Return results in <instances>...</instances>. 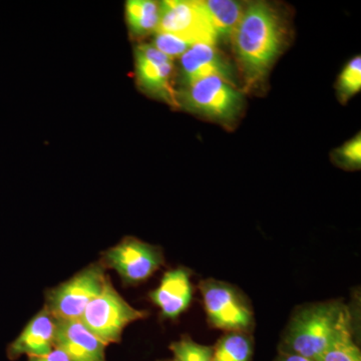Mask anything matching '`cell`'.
<instances>
[{
    "label": "cell",
    "instance_id": "obj_23",
    "mask_svg": "<svg viewBox=\"0 0 361 361\" xmlns=\"http://www.w3.org/2000/svg\"><path fill=\"white\" fill-rule=\"evenodd\" d=\"M277 361H312L307 358L301 357L295 355H289V353H282V355L278 358Z\"/></svg>",
    "mask_w": 361,
    "mask_h": 361
},
{
    "label": "cell",
    "instance_id": "obj_6",
    "mask_svg": "<svg viewBox=\"0 0 361 361\" xmlns=\"http://www.w3.org/2000/svg\"><path fill=\"white\" fill-rule=\"evenodd\" d=\"M159 8L157 32L175 35L192 44L215 45L217 33L199 0H167Z\"/></svg>",
    "mask_w": 361,
    "mask_h": 361
},
{
    "label": "cell",
    "instance_id": "obj_19",
    "mask_svg": "<svg viewBox=\"0 0 361 361\" xmlns=\"http://www.w3.org/2000/svg\"><path fill=\"white\" fill-rule=\"evenodd\" d=\"M361 87V58L360 56L351 59L342 71L338 80V92L341 101L360 92Z\"/></svg>",
    "mask_w": 361,
    "mask_h": 361
},
{
    "label": "cell",
    "instance_id": "obj_2",
    "mask_svg": "<svg viewBox=\"0 0 361 361\" xmlns=\"http://www.w3.org/2000/svg\"><path fill=\"white\" fill-rule=\"evenodd\" d=\"M351 324L349 310L341 302L314 304L298 311L285 334L283 353L317 361Z\"/></svg>",
    "mask_w": 361,
    "mask_h": 361
},
{
    "label": "cell",
    "instance_id": "obj_11",
    "mask_svg": "<svg viewBox=\"0 0 361 361\" xmlns=\"http://www.w3.org/2000/svg\"><path fill=\"white\" fill-rule=\"evenodd\" d=\"M149 299L161 311L165 319H176L189 308L193 296L191 271L180 267L164 274L155 290L149 292Z\"/></svg>",
    "mask_w": 361,
    "mask_h": 361
},
{
    "label": "cell",
    "instance_id": "obj_20",
    "mask_svg": "<svg viewBox=\"0 0 361 361\" xmlns=\"http://www.w3.org/2000/svg\"><path fill=\"white\" fill-rule=\"evenodd\" d=\"M192 45L190 42L167 33H158L154 42V47L171 59L182 56Z\"/></svg>",
    "mask_w": 361,
    "mask_h": 361
},
{
    "label": "cell",
    "instance_id": "obj_16",
    "mask_svg": "<svg viewBox=\"0 0 361 361\" xmlns=\"http://www.w3.org/2000/svg\"><path fill=\"white\" fill-rule=\"evenodd\" d=\"M253 345L245 332H228L213 348L212 361H250Z\"/></svg>",
    "mask_w": 361,
    "mask_h": 361
},
{
    "label": "cell",
    "instance_id": "obj_14",
    "mask_svg": "<svg viewBox=\"0 0 361 361\" xmlns=\"http://www.w3.org/2000/svg\"><path fill=\"white\" fill-rule=\"evenodd\" d=\"M201 2L218 37H231L243 18L244 11L238 2L232 0H202Z\"/></svg>",
    "mask_w": 361,
    "mask_h": 361
},
{
    "label": "cell",
    "instance_id": "obj_12",
    "mask_svg": "<svg viewBox=\"0 0 361 361\" xmlns=\"http://www.w3.org/2000/svg\"><path fill=\"white\" fill-rule=\"evenodd\" d=\"M54 348L63 350L71 361H106V344L80 320L58 319Z\"/></svg>",
    "mask_w": 361,
    "mask_h": 361
},
{
    "label": "cell",
    "instance_id": "obj_17",
    "mask_svg": "<svg viewBox=\"0 0 361 361\" xmlns=\"http://www.w3.org/2000/svg\"><path fill=\"white\" fill-rule=\"evenodd\" d=\"M353 326L343 330L317 361H361L360 348L353 338Z\"/></svg>",
    "mask_w": 361,
    "mask_h": 361
},
{
    "label": "cell",
    "instance_id": "obj_15",
    "mask_svg": "<svg viewBox=\"0 0 361 361\" xmlns=\"http://www.w3.org/2000/svg\"><path fill=\"white\" fill-rule=\"evenodd\" d=\"M160 16L159 4L151 0H130L126 4V18L130 32L144 35L157 30Z\"/></svg>",
    "mask_w": 361,
    "mask_h": 361
},
{
    "label": "cell",
    "instance_id": "obj_4",
    "mask_svg": "<svg viewBox=\"0 0 361 361\" xmlns=\"http://www.w3.org/2000/svg\"><path fill=\"white\" fill-rule=\"evenodd\" d=\"M147 311L137 310L109 280L103 292L85 308L80 322L106 346L122 341L123 330L130 323L148 317Z\"/></svg>",
    "mask_w": 361,
    "mask_h": 361
},
{
    "label": "cell",
    "instance_id": "obj_8",
    "mask_svg": "<svg viewBox=\"0 0 361 361\" xmlns=\"http://www.w3.org/2000/svg\"><path fill=\"white\" fill-rule=\"evenodd\" d=\"M178 102L179 106L183 104L188 110L229 122L238 115L242 96L223 78L209 77L186 85L178 94Z\"/></svg>",
    "mask_w": 361,
    "mask_h": 361
},
{
    "label": "cell",
    "instance_id": "obj_10",
    "mask_svg": "<svg viewBox=\"0 0 361 361\" xmlns=\"http://www.w3.org/2000/svg\"><path fill=\"white\" fill-rule=\"evenodd\" d=\"M56 323L58 319L42 307L27 322L18 336L7 345V358L14 361L23 355L30 357L49 355L54 349Z\"/></svg>",
    "mask_w": 361,
    "mask_h": 361
},
{
    "label": "cell",
    "instance_id": "obj_9",
    "mask_svg": "<svg viewBox=\"0 0 361 361\" xmlns=\"http://www.w3.org/2000/svg\"><path fill=\"white\" fill-rule=\"evenodd\" d=\"M135 61L140 87L148 94L179 106L178 94L171 85L173 59L161 54L154 45L141 44L135 49Z\"/></svg>",
    "mask_w": 361,
    "mask_h": 361
},
{
    "label": "cell",
    "instance_id": "obj_13",
    "mask_svg": "<svg viewBox=\"0 0 361 361\" xmlns=\"http://www.w3.org/2000/svg\"><path fill=\"white\" fill-rule=\"evenodd\" d=\"M180 66L185 85H189L209 77H219L232 84V68L226 59L216 51L214 45H192L182 56Z\"/></svg>",
    "mask_w": 361,
    "mask_h": 361
},
{
    "label": "cell",
    "instance_id": "obj_18",
    "mask_svg": "<svg viewBox=\"0 0 361 361\" xmlns=\"http://www.w3.org/2000/svg\"><path fill=\"white\" fill-rule=\"evenodd\" d=\"M170 349L174 355L173 361H212L213 348L197 343L188 336L171 343Z\"/></svg>",
    "mask_w": 361,
    "mask_h": 361
},
{
    "label": "cell",
    "instance_id": "obj_1",
    "mask_svg": "<svg viewBox=\"0 0 361 361\" xmlns=\"http://www.w3.org/2000/svg\"><path fill=\"white\" fill-rule=\"evenodd\" d=\"M231 39L247 85L260 82L281 47V27L276 14L265 4H251L244 11Z\"/></svg>",
    "mask_w": 361,
    "mask_h": 361
},
{
    "label": "cell",
    "instance_id": "obj_7",
    "mask_svg": "<svg viewBox=\"0 0 361 361\" xmlns=\"http://www.w3.org/2000/svg\"><path fill=\"white\" fill-rule=\"evenodd\" d=\"M199 286L207 317L213 327L245 334L252 329L253 312L234 287L216 280H207Z\"/></svg>",
    "mask_w": 361,
    "mask_h": 361
},
{
    "label": "cell",
    "instance_id": "obj_5",
    "mask_svg": "<svg viewBox=\"0 0 361 361\" xmlns=\"http://www.w3.org/2000/svg\"><path fill=\"white\" fill-rule=\"evenodd\" d=\"M99 262L106 270H115L126 286L148 280L165 263L161 247L128 236L102 252Z\"/></svg>",
    "mask_w": 361,
    "mask_h": 361
},
{
    "label": "cell",
    "instance_id": "obj_21",
    "mask_svg": "<svg viewBox=\"0 0 361 361\" xmlns=\"http://www.w3.org/2000/svg\"><path fill=\"white\" fill-rule=\"evenodd\" d=\"M337 157L343 165L348 167H360L361 164V139L360 134L355 139L350 140L337 151Z\"/></svg>",
    "mask_w": 361,
    "mask_h": 361
},
{
    "label": "cell",
    "instance_id": "obj_22",
    "mask_svg": "<svg viewBox=\"0 0 361 361\" xmlns=\"http://www.w3.org/2000/svg\"><path fill=\"white\" fill-rule=\"evenodd\" d=\"M27 361H71L68 356L59 348H54L49 355L42 356H30Z\"/></svg>",
    "mask_w": 361,
    "mask_h": 361
},
{
    "label": "cell",
    "instance_id": "obj_3",
    "mask_svg": "<svg viewBox=\"0 0 361 361\" xmlns=\"http://www.w3.org/2000/svg\"><path fill=\"white\" fill-rule=\"evenodd\" d=\"M109 280L106 268L97 261L45 292L44 307L56 319L78 320L87 306L103 292Z\"/></svg>",
    "mask_w": 361,
    "mask_h": 361
}]
</instances>
